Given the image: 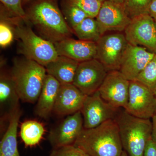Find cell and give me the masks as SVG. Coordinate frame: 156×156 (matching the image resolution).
<instances>
[{
  "label": "cell",
  "instance_id": "obj_9",
  "mask_svg": "<svg viewBox=\"0 0 156 156\" xmlns=\"http://www.w3.org/2000/svg\"><path fill=\"white\" fill-rule=\"evenodd\" d=\"M120 109L106 102L98 91L87 95L80 110L83 119L84 128H95L108 120L115 119Z\"/></svg>",
  "mask_w": 156,
  "mask_h": 156
},
{
  "label": "cell",
  "instance_id": "obj_20",
  "mask_svg": "<svg viewBox=\"0 0 156 156\" xmlns=\"http://www.w3.org/2000/svg\"><path fill=\"white\" fill-rule=\"evenodd\" d=\"M22 112L17 108L11 115L9 125L0 143V156H20L17 142V131Z\"/></svg>",
  "mask_w": 156,
  "mask_h": 156
},
{
  "label": "cell",
  "instance_id": "obj_19",
  "mask_svg": "<svg viewBox=\"0 0 156 156\" xmlns=\"http://www.w3.org/2000/svg\"><path fill=\"white\" fill-rule=\"evenodd\" d=\"M79 63L65 56H58L45 67L47 74L55 78L60 84H73Z\"/></svg>",
  "mask_w": 156,
  "mask_h": 156
},
{
  "label": "cell",
  "instance_id": "obj_35",
  "mask_svg": "<svg viewBox=\"0 0 156 156\" xmlns=\"http://www.w3.org/2000/svg\"><path fill=\"white\" fill-rule=\"evenodd\" d=\"M31 1V0H23V1H24V2H29V1Z\"/></svg>",
  "mask_w": 156,
  "mask_h": 156
},
{
  "label": "cell",
  "instance_id": "obj_4",
  "mask_svg": "<svg viewBox=\"0 0 156 156\" xmlns=\"http://www.w3.org/2000/svg\"><path fill=\"white\" fill-rule=\"evenodd\" d=\"M10 74L20 100L36 103L47 75L44 66L28 58L17 59L14 62Z\"/></svg>",
  "mask_w": 156,
  "mask_h": 156
},
{
  "label": "cell",
  "instance_id": "obj_27",
  "mask_svg": "<svg viewBox=\"0 0 156 156\" xmlns=\"http://www.w3.org/2000/svg\"><path fill=\"white\" fill-rule=\"evenodd\" d=\"M8 19L1 17L0 23V46L5 48L11 44L14 38V30Z\"/></svg>",
  "mask_w": 156,
  "mask_h": 156
},
{
  "label": "cell",
  "instance_id": "obj_8",
  "mask_svg": "<svg viewBox=\"0 0 156 156\" xmlns=\"http://www.w3.org/2000/svg\"><path fill=\"white\" fill-rule=\"evenodd\" d=\"M124 109L134 116L150 119L156 111L155 95L139 81H130L128 103Z\"/></svg>",
  "mask_w": 156,
  "mask_h": 156
},
{
  "label": "cell",
  "instance_id": "obj_23",
  "mask_svg": "<svg viewBox=\"0 0 156 156\" xmlns=\"http://www.w3.org/2000/svg\"><path fill=\"white\" fill-rule=\"evenodd\" d=\"M65 19L70 27L73 30L84 19L88 17L79 7L67 0L63 9Z\"/></svg>",
  "mask_w": 156,
  "mask_h": 156
},
{
  "label": "cell",
  "instance_id": "obj_12",
  "mask_svg": "<svg viewBox=\"0 0 156 156\" xmlns=\"http://www.w3.org/2000/svg\"><path fill=\"white\" fill-rule=\"evenodd\" d=\"M101 35L109 32L124 31L131 19L123 4L105 1L95 18Z\"/></svg>",
  "mask_w": 156,
  "mask_h": 156
},
{
  "label": "cell",
  "instance_id": "obj_29",
  "mask_svg": "<svg viewBox=\"0 0 156 156\" xmlns=\"http://www.w3.org/2000/svg\"><path fill=\"white\" fill-rule=\"evenodd\" d=\"M50 156H89L80 148L70 145L53 149Z\"/></svg>",
  "mask_w": 156,
  "mask_h": 156
},
{
  "label": "cell",
  "instance_id": "obj_25",
  "mask_svg": "<svg viewBox=\"0 0 156 156\" xmlns=\"http://www.w3.org/2000/svg\"><path fill=\"white\" fill-rule=\"evenodd\" d=\"M152 0H125L123 5L126 13L131 19L147 13Z\"/></svg>",
  "mask_w": 156,
  "mask_h": 156
},
{
  "label": "cell",
  "instance_id": "obj_16",
  "mask_svg": "<svg viewBox=\"0 0 156 156\" xmlns=\"http://www.w3.org/2000/svg\"><path fill=\"white\" fill-rule=\"evenodd\" d=\"M58 56H63L79 62L96 58V43L69 38L54 43Z\"/></svg>",
  "mask_w": 156,
  "mask_h": 156
},
{
  "label": "cell",
  "instance_id": "obj_28",
  "mask_svg": "<svg viewBox=\"0 0 156 156\" xmlns=\"http://www.w3.org/2000/svg\"><path fill=\"white\" fill-rule=\"evenodd\" d=\"M22 0H1L5 7L12 15L23 21L27 20V14L22 5Z\"/></svg>",
  "mask_w": 156,
  "mask_h": 156
},
{
  "label": "cell",
  "instance_id": "obj_33",
  "mask_svg": "<svg viewBox=\"0 0 156 156\" xmlns=\"http://www.w3.org/2000/svg\"><path fill=\"white\" fill-rule=\"evenodd\" d=\"M101 1L103 2L105 1H109V2H115L119 3V4H123L125 0H100Z\"/></svg>",
  "mask_w": 156,
  "mask_h": 156
},
{
  "label": "cell",
  "instance_id": "obj_11",
  "mask_svg": "<svg viewBox=\"0 0 156 156\" xmlns=\"http://www.w3.org/2000/svg\"><path fill=\"white\" fill-rule=\"evenodd\" d=\"M130 81L119 71L108 72L98 92L109 104L117 108H125L128 103Z\"/></svg>",
  "mask_w": 156,
  "mask_h": 156
},
{
  "label": "cell",
  "instance_id": "obj_2",
  "mask_svg": "<svg viewBox=\"0 0 156 156\" xmlns=\"http://www.w3.org/2000/svg\"><path fill=\"white\" fill-rule=\"evenodd\" d=\"M26 14L27 20L44 38L53 44L71 38L73 33L58 6L53 2L44 0L36 3Z\"/></svg>",
  "mask_w": 156,
  "mask_h": 156
},
{
  "label": "cell",
  "instance_id": "obj_36",
  "mask_svg": "<svg viewBox=\"0 0 156 156\" xmlns=\"http://www.w3.org/2000/svg\"><path fill=\"white\" fill-rule=\"evenodd\" d=\"M154 19L155 21V23L156 24V18H154Z\"/></svg>",
  "mask_w": 156,
  "mask_h": 156
},
{
  "label": "cell",
  "instance_id": "obj_30",
  "mask_svg": "<svg viewBox=\"0 0 156 156\" xmlns=\"http://www.w3.org/2000/svg\"><path fill=\"white\" fill-rule=\"evenodd\" d=\"M143 156H156V142L151 138L148 141Z\"/></svg>",
  "mask_w": 156,
  "mask_h": 156
},
{
  "label": "cell",
  "instance_id": "obj_21",
  "mask_svg": "<svg viewBox=\"0 0 156 156\" xmlns=\"http://www.w3.org/2000/svg\"><path fill=\"white\" fill-rule=\"evenodd\" d=\"M45 128L41 123L34 120L23 122L20 126V136L25 146L37 145L43 138Z\"/></svg>",
  "mask_w": 156,
  "mask_h": 156
},
{
  "label": "cell",
  "instance_id": "obj_31",
  "mask_svg": "<svg viewBox=\"0 0 156 156\" xmlns=\"http://www.w3.org/2000/svg\"><path fill=\"white\" fill-rule=\"evenodd\" d=\"M147 13L154 18H156V0H152L148 9Z\"/></svg>",
  "mask_w": 156,
  "mask_h": 156
},
{
  "label": "cell",
  "instance_id": "obj_14",
  "mask_svg": "<svg viewBox=\"0 0 156 156\" xmlns=\"http://www.w3.org/2000/svg\"><path fill=\"white\" fill-rule=\"evenodd\" d=\"M155 54L143 47L128 44L119 71L128 80H134Z\"/></svg>",
  "mask_w": 156,
  "mask_h": 156
},
{
  "label": "cell",
  "instance_id": "obj_13",
  "mask_svg": "<svg viewBox=\"0 0 156 156\" xmlns=\"http://www.w3.org/2000/svg\"><path fill=\"white\" fill-rule=\"evenodd\" d=\"M80 111L69 115L50 131L48 139L53 149L73 145L83 129Z\"/></svg>",
  "mask_w": 156,
  "mask_h": 156
},
{
  "label": "cell",
  "instance_id": "obj_34",
  "mask_svg": "<svg viewBox=\"0 0 156 156\" xmlns=\"http://www.w3.org/2000/svg\"><path fill=\"white\" fill-rule=\"evenodd\" d=\"M121 156H129V155H128V154L125 151H123L122 153Z\"/></svg>",
  "mask_w": 156,
  "mask_h": 156
},
{
  "label": "cell",
  "instance_id": "obj_37",
  "mask_svg": "<svg viewBox=\"0 0 156 156\" xmlns=\"http://www.w3.org/2000/svg\"><path fill=\"white\" fill-rule=\"evenodd\" d=\"M154 94H155V96L156 97V90L155 92H154Z\"/></svg>",
  "mask_w": 156,
  "mask_h": 156
},
{
  "label": "cell",
  "instance_id": "obj_10",
  "mask_svg": "<svg viewBox=\"0 0 156 156\" xmlns=\"http://www.w3.org/2000/svg\"><path fill=\"white\" fill-rule=\"evenodd\" d=\"M103 65L96 58L80 62L73 84L85 95L98 91L107 75Z\"/></svg>",
  "mask_w": 156,
  "mask_h": 156
},
{
  "label": "cell",
  "instance_id": "obj_22",
  "mask_svg": "<svg viewBox=\"0 0 156 156\" xmlns=\"http://www.w3.org/2000/svg\"><path fill=\"white\" fill-rule=\"evenodd\" d=\"M73 32L79 40L95 43L102 36L96 19L90 17H87L84 19L74 29Z\"/></svg>",
  "mask_w": 156,
  "mask_h": 156
},
{
  "label": "cell",
  "instance_id": "obj_24",
  "mask_svg": "<svg viewBox=\"0 0 156 156\" xmlns=\"http://www.w3.org/2000/svg\"><path fill=\"white\" fill-rule=\"evenodd\" d=\"M135 80L154 93L156 90V53Z\"/></svg>",
  "mask_w": 156,
  "mask_h": 156
},
{
  "label": "cell",
  "instance_id": "obj_17",
  "mask_svg": "<svg viewBox=\"0 0 156 156\" xmlns=\"http://www.w3.org/2000/svg\"><path fill=\"white\" fill-rule=\"evenodd\" d=\"M20 100L11 74L1 73L0 77L1 122H9L11 115L20 108Z\"/></svg>",
  "mask_w": 156,
  "mask_h": 156
},
{
  "label": "cell",
  "instance_id": "obj_32",
  "mask_svg": "<svg viewBox=\"0 0 156 156\" xmlns=\"http://www.w3.org/2000/svg\"><path fill=\"white\" fill-rule=\"evenodd\" d=\"M151 119H152L151 122L152 125L151 139L156 142V111Z\"/></svg>",
  "mask_w": 156,
  "mask_h": 156
},
{
  "label": "cell",
  "instance_id": "obj_15",
  "mask_svg": "<svg viewBox=\"0 0 156 156\" xmlns=\"http://www.w3.org/2000/svg\"><path fill=\"white\" fill-rule=\"evenodd\" d=\"M87 96L73 84H61L53 112L66 116L80 111Z\"/></svg>",
  "mask_w": 156,
  "mask_h": 156
},
{
  "label": "cell",
  "instance_id": "obj_7",
  "mask_svg": "<svg viewBox=\"0 0 156 156\" xmlns=\"http://www.w3.org/2000/svg\"><path fill=\"white\" fill-rule=\"evenodd\" d=\"M124 32L128 44L156 53V24L150 14L146 13L131 19Z\"/></svg>",
  "mask_w": 156,
  "mask_h": 156
},
{
  "label": "cell",
  "instance_id": "obj_5",
  "mask_svg": "<svg viewBox=\"0 0 156 156\" xmlns=\"http://www.w3.org/2000/svg\"><path fill=\"white\" fill-rule=\"evenodd\" d=\"M19 20L14 22V30L20 41V53L44 67L55 60L58 56L54 44L38 36L28 26L18 24Z\"/></svg>",
  "mask_w": 156,
  "mask_h": 156
},
{
  "label": "cell",
  "instance_id": "obj_3",
  "mask_svg": "<svg viewBox=\"0 0 156 156\" xmlns=\"http://www.w3.org/2000/svg\"><path fill=\"white\" fill-rule=\"evenodd\" d=\"M123 150L129 156H143L148 141L151 138L152 125L150 119L132 115L119 109L115 119Z\"/></svg>",
  "mask_w": 156,
  "mask_h": 156
},
{
  "label": "cell",
  "instance_id": "obj_18",
  "mask_svg": "<svg viewBox=\"0 0 156 156\" xmlns=\"http://www.w3.org/2000/svg\"><path fill=\"white\" fill-rule=\"evenodd\" d=\"M61 84L55 78L47 74L36 107V113L46 119L53 111Z\"/></svg>",
  "mask_w": 156,
  "mask_h": 156
},
{
  "label": "cell",
  "instance_id": "obj_1",
  "mask_svg": "<svg viewBox=\"0 0 156 156\" xmlns=\"http://www.w3.org/2000/svg\"><path fill=\"white\" fill-rule=\"evenodd\" d=\"M73 145L89 156H121L124 151L115 119L95 128H83Z\"/></svg>",
  "mask_w": 156,
  "mask_h": 156
},
{
  "label": "cell",
  "instance_id": "obj_26",
  "mask_svg": "<svg viewBox=\"0 0 156 156\" xmlns=\"http://www.w3.org/2000/svg\"><path fill=\"white\" fill-rule=\"evenodd\" d=\"M79 7L88 17L96 18L102 2L100 0H68Z\"/></svg>",
  "mask_w": 156,
  "mask_h": 156
},
{
  "label": "cell",
  "instance_id": "obj_6",
  "mask_svg": "<svg viewBox=\"0 0 156 156\" xmlns=\"http://www.w3.org/2000/svg\"><path fill=\"white\" fill-rule=\"evenodd\" d=\"M96 58L108 72L119 70L128 45L124 33L114 32L101 36L96 43Z\"/></svg>",
  "mask_w": 156,
  "mask_h": 156
}]
</instances>
